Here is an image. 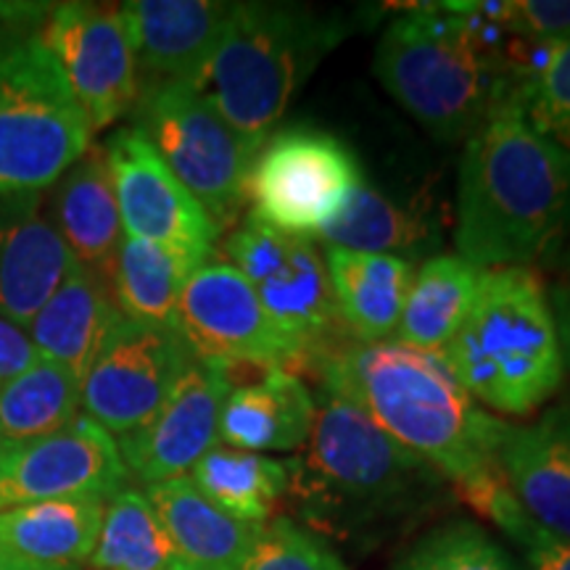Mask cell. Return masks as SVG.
Instances as JSON below:
<instances>
[{
    "label": "cell",
    "instance_id": "38",
    "mask_svg": "<svg viewBox=\"0 0 570 570\" xmlns=\"http://www.w3.org/2000/svg\"><path fill=\"white\" fill-rule=\"evenodd\" d=\"M552 312H554V323H558L562 360H566V367H570V283L558 288Z\"/></svg>",
    "mask_w": 570,
    "mask_h": 570
},
{
    "label": "cell",
    "instance_id": "31",
    "mask_svg": "<svg viewBox=\"0 0 570 570\" xmlns=\"http://www.w3.org/2000/svg\"><path fill=\"white\" fill-rule=\"evenodd\" d=\"M82 386L69 370L40 360L0 386V428L9 444L46 439L75 423Z\"/></svg>",
    "mask_w": 570,
    "mask_h": 570
},
{
    "label": "cell",
    "instance_id": "17",
    "mask_svg": "<svg viewBox=\"0 0 570 570\" xmlns=\"http://www.w3.org/2000/svg\"><path fill=\"white\" fill-rule=\"evenodd\" d=\"M130 32L140 88L198 85L223 40L233 3L223 0H130L117 6Z\"/></svg>",
    "mask_w": 570,
    "mask_h": 570
},
{
    "label": "cell",
    "instance_id": "26",
    "mask_svg": "<svg viewBox=\"0 0 570 570\" xmlns=\"http://www.w3.org/2000/svg\"><path fill=\"white\" fill-rule=\"evenodd\" d=\"M56 217L77 265L111 277L125 230L104 146H90L88 154L63 175L56 194Z\"/></svg>",
    "mask_w": 570,
    "mask_h": 570
},
{
    "label": "cell",
    "instance_id": "14",
    "mask_svg": "<svg viewBox=\"0 0 570 570\" xmlns=\"http://www.w3.org/2000/svg\"><path fill=\"white\" fill-rule=\"evenodd\" d=\"M194 354L177 331L125 320L82 381V407L114 439L151 420Z\"/></svg>",
    "mask_w": 570,
    "mask_h": 570
},
{
    "label": "cell",
    "instance_id": "41",
    "mask_svg": "<svg viewBox=\"0 0 570 570\" xmlns=\"http://www.w3.org/2000/svg\"><path fill=\"white\" fill-rule=\"evenodd\" d=\"M9 446V441H6V436H3V428H0V454H3V449Z\"/></svg>",
    "mask_w": 570,
    "mask_h": 570
},
{
    "label": "cell",
    "instance_id": "3",
    "mask_svg": "<svg viewBox=\"0 0 570 570\" xmlns=\"http://www.w3.org/2000/svg\"><path fill=\"white\" fill-rule=\"evenodd\" d=\"M523 48L465 3L404 6L377 40L373 71L433 138L468 142L515 96Z\"/></svg>",
    "mask_w": 570,
    "mask_h": 570
},
{
    "label": "cell",
    "instance_id": "34",
    "mask_svg": "<svg viewBox=\"0 0 570 570\" xmlns=\"http://www.w3.org/2000/svg\"><path fill=\"white\" fill-rule=\"evenodd\" d=\"M394 570H518V566L479 523L452 520L412 544Z\"/></svg>",
    "mask_w": 570,
    "mask_h": 570
},
{
    "label": "cell",
    "instance_id": "5",
    "mask_svg": "<svg viewBox=\"0 0 570 570\" xmlns=\"http://www.w3.org/2000/svg\"><path fill=\"white\" fill-rule=\"evenodd\" d=\"M354 27L302 3H233L225 35L196 88L259 151L309 75Z\"/></svg>",
    "mask_w": 570,
    "mask_h": 570
},
{
    "label": "cell",
    "instance_id": "9",
    "mask_svg": "<svg viewBox=\"0 0 570 570\" xmlns=\"http://www.w3.org/2000/svg\"><path fill=\"white\" fill-rule=\"evenodd\" d=\"M230 267L246 277L269 320L296 346L302 365H315L344 341L331 275L320 248L246 217L225 246Z\"/></svg>",
    "mask_w": 570,
    "mask_h": 570
},
{
    "label": "cell",
    "instance_id": "42",
    "mask_svg": "<svg viewBox=\"0 0 570 570\" xmlns=\"http://www.w3.org/2000/svg\"><path fill=\"white\" fill-rule=\"evenodd\" d=\"M27 570H77V568H27Z\"/></svg>",
    "mask_w": 570,
    "mask_h": 570
},
{
    "label": "cell",
    "instance_id": "16",
    "mask_svg": "<svg viewBox=\"0 0 570 570\" xmlns=\"http://www.w3.org/2000/svg\"><path fill=\"white\" fill-rule=\"evenodd\" d=\"M230 370L190 360L146 425L117 439L127 473L142 487L188 479L219 441V415L230 394Z\"/></svg>",
    "mask_w": 570,
    "mask_h": 570
},
{
    "label": "cell",
    "instance_id": "13",
    "mask_svg": "<svg viewBox=\"0 0 570 570\" xmlns=\"http://www.w3.org/2000/svg\"><path fill=\"white\" fill-rule=\"evenodd\" d=\"M104 151L125 235L209 262L219 235L217 225L169 173L146 135L125 127L111 135Z\"/></svg>",
    "mask_w": 570,
    "mask_h": 570
},
{
    "label": "cell",
    "instance_id": "30",
    "mask_svg": "<svg viewBox=\"0 0 570 570\" xmlns=\"http://www.w3.org/2000/svg\"><path fill=\"white\" fill-rule=\"evenodd\" d=\"M88 570H185L146 491L125 487L106 502Z\"/></svg>",
    "mask_w": 570,
    "mask_h": 570
},
{
    "label": "cell",
    "instance_id": "21",
    "mask_svg": "<svg viewBox=\"0 0 570 570\" xmlns=\"http://www.w3.org/2000/svg\"><path fill=\"white\" fill-rule=\"evenodd\" d=\"M315 425V394L285 367L233 386L219 415V439L240 452H298Z\"/></svg>",
    "mask_w": 570,
    "mask_h": 570
},
{
    "label": "cell",
    "instance_id": "20",
    "mask_svg": "<svg viewBox=\"0 0 570 570\" xmlns=\"http://www.w3.org/2000/svg\"><path fill=\"white\" fill-rule=\"evenodd\" d=\"M125 320L106 288V277L77 265L27 325V336L42 360L69 370L82 386Z\"/></svg>",
    "mask_w": 570,
    "mask_h": 570
},
{
    "label": "cell",
    "instance_id": "19",
    "mask_svg": "<svg viewBox=\"0 0 570 570\" xmlns=\"http://www.w3.org/2000/svg\"><path fill=\"white\" fill-rule=\"evenodd\" d=\"M499 470L525 515L570 541V412L562 404L537 423L508 428Z\"/></svg>",
    "mask_w": 570,
    "mask_h": 570
},
{
    "label": "cell",
    "instance_id": "32",
    "mask_svg": "<svg viewBox=\"0 0 570 570\" xmlns=\"http://www.w3.org/2000/svg\"><path fill=\"white\" fill-rule=\"evenodd\" d=\"M515 101L533 130L570 151V38L525 40Z\"/></svg>",
    "mask_w": 570,
    "mask_h": 570
},
{
    "label": "cell",
    "instance_id": "25",
    "mask_svg": "<svg viewBox=\"0 0 570 570\" xmlns=\"http://www.w3.org/2000/svg\"><path fill=\"white\" fill-rule=\"evenodd\" d=\"M325 246L348 252L389 254L415 265L441 248V225L420 202H402L375 185L362 183L344 212L320 233Z\"/></svg>",
    "mask_w": 570,
    "mask_h": 570
},
{
    "label": "cell",
    "instance_id": "22",
    "mask_svg": "<svg viewBox=\"0 0 570 570\" xmlns=\"http://www.w3.org/2000/svg\"><path fill=\"white\" fill-rule=\"evenodd\" d=\"M325 267L336 296L338 320L348 338L381 344L394 336L415 265L389 254L325 246Z\"/></svg>",
    "mask_w": 570,
    "mask_h": 570
},
{
    "label": "cell",
    "instance_id": "39",
    "mask_svg": "<svg viewBox=\"0 0 570 570\" xmlns=\"http://www.w3.org/2000/svg\"><path fill=\"white\" fill-rule=\"evenodd\" d=\"M48 6L40 3H0V21H27V19H40L46 13Z\"/></svg>",
    "mask_w": 570,
    "mask_h": 570
},
{
    "label": "cell",
    "instance_id": "37",
    "mask_svg": "<svg viewBox=\"0 0 570 570\" xmlns=\"http://www.w3.org/2000/svg\"><path fill=\"white\" fill-rule=\"evenodd\" d=\"M40 360L38 348L24 333V327L13 325L11 320L0 315V383H9L13 377L30 370Z\"/></svg>",
    "mask_w": 570,
    "mask_h": 570
},
{
    "label": "cell",
    "instance_id": "7",
    "mask_svg": "<svg viewBox=\"0 0 570 570\" xmlns=\"http://www.w3.org/2000/svg\"><path fill=\"white\" fill-rule=\"evenodd\" d=\"M92 127L40 38L0 48V196H32L88 154Z\"/></svg>",
    "mask_w": 570,
    "mask_h": 570
},
{
    "label": "cell",
    "instance_id": "43",
    "mask_svg": "<svg viewBox=\"0 0 570 570\" xmlns=\"http://www.w3.org/2000/svg\"><path fill=\"white\" fill-rule=\"evenodd\" d=\"M562 407H566V410H568V412H570V396H568V399H566V402H562Z\"/></svg>",
    "mask_w": 570,
    "mask_h": 570
},
{
    "label": "cell",
    "instance_id": "40",
    "mask_svg": "<svg viewBox=\"0 0 570 570\" xmlns=\"http://www.w3.org/2000/svg\"><path fill=\"white\" fill-rule=\"evenodd\" d=\"M0 570H27V566H19V562H13L0 554Z\"/></svg>",
    "mask_w": 570,
    "mask_h": 570
},
{
    "label": "cell",
    "instance_id": "8",
    "mask_svg": "<svg viewBox=\"0 0 570 570\" xmlns=\"http://www.w3.org/2000/svg\"><path fill=\"white\" fill-rule=\"evenodd\" d=\"M135 130L146 135L169 173L223 230L246 204V177L256 154L188 82L148 85L135 101Z\"/></svg>",
    "mask_w": 570,
    "mask_h": 570
},
{
    "label": "cell",
    "instance_id": "23",
    "mask_svg": "<svg viewBox=\"0 0 570 570\" xmlns=\"http://www.w3.org/2000/svg\"><path fill=\"white\" fill-rule=\"evenodd\" d=\"M146 497L185 570H240L262 531L219 510L190 479L146 487Z\"/></svg>",
    "mask_w": 570,
    "mask_h": 570
},
{
    "label": "cell",
    "instance_id": "36",
    "mask_svg": "<svg viewBox=\"0 0 570 570\" xmlns=\"http://www.w3.org/2000/svg\"><path fill=\"white\" fill-rule=\"evenodd\" d=\"M465 6L512 38L529 42L570 38V0H465Z\"/></svg>",
    "mask_w": 570,
    "mask_h": 570
},
{
    "label": "cell",
    "instance_id": "28",
    "mask_svg": "<svg viewBox=\"0 0 570 570\" xmlns=\"http://www.w3.org/2000/svg\"><path fill=\"white\" fill-rule=\"evenodd\" d=\"M202 265L196 256L125 235L111 267L114 302L132 323L175 331L185 283Z\"/></svg>",
    "mask_w": 570,
    "mask_h": 570
},
{
    "label": "cell",
    "instance_id": "33",
    "mask_svg": "<svg viewBox=\"0 0 570 570\" xmlns=\"http://www.w3.org/2000/svg\"><path fill=\"white\" fill-rule=\"evenodd\" d=\"M460 494L468 499L470 508L481 518H489L504 537L515 541L531 570H570V541H562L539 529L515 502V497L510 494L502 473L479 483V487L460 491Z\"/></svg>",
    "mask_w": 570,
    "mask_h": 570
},
{
    "label": "cell",
    "instance_id": "2",
    "mask_svg": "<svg viewBox=\"0 0 570 570\" xmlns=\"http://www.w3.org/2000/svg\"><path fill=\"white\" fill-rule=\"evenodd\" d=\"M570 235V151L533 130L515 96L465 142L458 254L481 269L525 267Z\"/></svg>",
    "mask_w": 570,
    "mask_h": 570
},
{
    "label": "cell",
    "instance_id": "12",
    "mask_svg": "<svg viewBox=\"0 0 570 570\" xmlns=\"http://www.w3.org/2000/svg\"><path fill=\"white\" fill-rule=\"evenodd\" d=\"M40 40L63 71L92 132L117 122L138 101V61L119 9L98 3L56 6Z\"/></svg>",
    "mask_w": 570,
    "mask_h": 570
},
{
    "label": "cell",
    "instance_id": "35",
    "mask_svg": "<svg viewBox=\"0 0 570 570\" xmlns=\"http://www.w3.org/2000/svg\"><path fill=\"white\" fill-rule=\"evenodd\" d=\"M240 570H348L323 537L291 518L262 525Z\"/></svg>",
    "mask_w": 570,
    "mask_h": 570
},
{
    "label": "cell",
    "instance_id": "10",
    "mask_svg": "<svg viewBox=\"0 0 570 570\" xmlns=\"http://www.w3.org/2000/svg\"><path fill=\"white\" fill-rule=\"evenodd\" d=\"M365 183L352 148L309 127L275 132L259 148L246 177L248 217L275 230L309 238L344 212Z\"/></svg>",
    "mask_w": 570,
    "mask_h": 570
},
{
    "label": "cell",
    "instance_id": "24",
    "mask_svg": "<svg viewBox=\"0 0 570 570\" xmlns=\"http://www.w3.org/2000/svg\"><path fill=\"white\" fill-rule=\"evenodd\" d=\"M106 499H48L0 512V554L27 568H77L96 550Z\"/></svg>",
    "mask_w": 570,
    "mask_h": 570
},
{
    "label": "cell",
    "instance_id": "11",
    "mask_svg": "<svg viewBox=\"0 0 570 570\" xmlns=\"http://www.w3.org/2000/svg\"><path fill=\"white\" fill-rule=\"evenodd\" d=\"M175 331L206 365H302L296 346L277 331L246 277L227 262L209 259L190 275L177 304Z\"/></svg>",
    "mask_w": 570,
    "mask_h": 570
},
{
    "label": "cell",
    "instance_id": "4",
    "mask_svg": "<svg viewBox=\"0 0 570 570\" xmlns=\"http://www.w3.org/2000/svg\"><path fill=\"white\" fill-rule=\"evenodd\" d=\"M288 473L304 529L362 544L431 508L446 481L327 386L317 391L315 425L288 458Z\"/></svg>",
    "mask_w": 570,
    "mask_h": 570
},
{
    "label": "cell",
    "instance_id": "1",
    "mask_svg": "<svg viewBox=\"0 0 570 570\" xmlns=\"http://www.w3.org/2000/svg\"><path fill=\"white\" fill-rule=\"evenodd\" d=\"M312 367L320 386L348 399L458 491L499 475V446L510 423L489 415L441 354L396 338L381 344L344 338Z\"/></svg>",
    "mask_w": 570,
    "mask_h": 570
},
{
    "label": "cell",
    "instance_id": "29",
    "mask_svg": "<svg viewBox=\"0 0 570 570\" xmlns=\"http://www.w3.org/2000/svg\"><path fill=\"white\" fill-rule=\"evenodd\" d=\"M190 481L219 510L248 525H267L288 497V460L214 446L190 470Z\"/></svg>",
    "mask_w": 570,
    "mask_h": 570
},
{
    "label": "cell",
    "instance_id": "27",
    "mask_svg": "<svg viewBox=\"0 0 570 570\" xmlns=\"http://www.w3.org/2000/svg\"><path fill=\"white\" fill-rule=\"evenodd\" d=\"M487 269L470 265L460 254H436L415 269L404 302L396 341L441 354L458 336L473 309Z\"/></svg>",
    "mask_w": 570,
    "mask_h": 570
},
{
    "label": "cell",
    "instance_id": "6",
    "mask_svg": "<svg viewBox=\"0 0 570 570\" xmlns=\"http://www.w3.org/2000/svg\"><path fill=\"white\" fill-rule=\"evenodd\" d=\"M441 356L481 407L525 417L550 402L566 360L541 277L531 267L487 269L465 325Z\"/></svg>",
    "mask_w": 570,
    "mask_h": 570
},
{
    "label": "cell",
    "instance_id": "15",
    "mask_svg": "<svg viewBox=\"0 0 570 570\" xmlns=\"http://www.w3.org/2000/svg\"><path fill=\"white\" fill-rule=\"evenodd\" d=\"M127 479L117 439L80 415L59 433L3 449L0 512L48 499H111Z\"/></svg>",
    "mask_w": 570,
    "mask_h": 570
},
{
    "label": "cell",
    "instance_id": "18",
    "mask_svg": "<svg viewBox=\"0 0 570 570\" xmlns=\"http://www.w3.org/2000/svg\"><path fill=\"white\" fill-rule=\"evenodd\" d=\"M0 315L27 327L77 267L38 196H0Z\"/></svg>",
    "mask_w": 570,
    "mask_h": 570
}]
</instances>
